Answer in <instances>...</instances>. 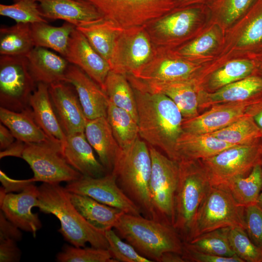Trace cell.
<instances>
[{
    "instance_id": "cell-1",
    "label": "cell",
    "mask_w": 262,
    "mask_h": 262,
    "mask_svg": "<svg viewBox=\"0 0 262 262\" xmlns=\"http://www.w3.org/2000/svg\"><path fill=\"white\" fill-rule=\"evenodd\" d=\"M132 88L137 104L139 136L175 160L176 144L183 131V116L180 109L165 95Z\"/></svg>"
},
{
    "instance_id": "cell-2",
    "label": "cell",
    "mask_w": 262,
    "mask_h": 262,
    "mask_svg": "<svg viewBox=\"0 0 262 262\" xmlns=\"http://www.w3.org/2000/svg\"><path fill=\"white\" fill-rule=\"evenodd\" d=\"M38 188L36 207L59 220V231L66 241L76 247H85L88 243L94 247L108 249L105 231L96 229L82 216L72 203L65 187L59 183L43 182Z\"/></svg>"
},
{
    "instance_id": "cell-3",
    "label": "cell",
    "mask_w": 262,
    "mask_h": 262,
    "mask_svg": "<svg viewBox=\"0 0 262 262\" xmlns=\"http://www.w3.org/2000/svg\"><path fill=\"white\" fill-rule=\"evenodd\" d=\"M114 229L139 253L152 262H160L167 252L182 253L183 242L172 226L141 215L123 213Z\"/></svg>"
},
{
    "instance_id": "cell-4",
    "label": "cell",
    "mask_w": 262,
    "mask_h": 262,
    "mask_svg": "<svg viewBox=\"0 0 262 262\" xmlns=\"http://www.w3.org/2000/svg\"><path fill=\"white\" fill-rule=\"evenodd\" d=\"M111 173L144 216L155 220L149 193L151 159L145 142L138 137L129 147L121 148Z\"/></svg>"
},
{
    "instance_id": "cell-5",
    "label": "cell",
    "mask_w": 262,
    "mask_h": 262,
    "mask_svg": "<svg viewBox=\"0 0 262 262\" xmlns=\"http://www.w3.org/2000/svg\"><path fill=\"white\" fill-rule=\"evenodd\" d=\"M195 161L179 162L173 227L183 242L189 239L198 210L211 186L203 167L196 165Z\"/></svg>"
},
{
    "instance_id": "cell-6",
    "label": "cell",
    "mask_w": 262,
    "mask_h": 262,
    "mask_svg": "<svg viewBox=\"0 0 262 262\" xmlns=\"http://www.w3.org/2000/svg\"><path fill=\"white\" fill-rule=\"evenodd\" d=\"M234 227L246 229L245 207L236 202L224 186L211 185L198 210L187 242L212 230Z\"/></svg>"
},
{
    "instance_id": "cell-7",
    "label": "cell",
    "mask_w": 262,
    "mask_h": 262,
    "mask_svg": "<svg viewBox=\"0 0 262 262\" xmlns=\"http://www.w3.org/2000/svg\"><path fill=\"white\" fill-rule=\"evenodd\" d=\"M149 150L151 159L149 193L155 220L173 226L179 163L154 147L149 146Z\"/></svg>"
},
{
    "instance_id": "cell-8",
    "label": "cell",
    "mask_w": 262,
    "mask_h": 262,
    "mask_svg": "<svg viewBox=\"0 0 262 262\" xmlns=\"http://www.w3.org/2000/svg\"><path fill=\"white\" fill-rule=\"evenodd\" d=\"M120 28L145 26L175 8L174 0H87Z\"/></svg>"
},
{
    "instance_id": "cell-9",
    "label": "cell",
    "mask_w": 262,
    "mask_h": 262,
    "mask_svg": "<svg viewBox=\"0 0 262 262\" xmlns=\"http://www.w3.org/2000/svg\"><path fill=\"white\" fill-rule=\"evenodd\" d=\"M156 49L145 26L123 29L108 62L111 70L134 75L152 59Z\"/></svg>"
},
{
    "instance_id": "cell-10",
    "label": "cell",
    "mask_w": 262,
    "mask_h": 262,
    "mask_svg": "<svg viewBox=\"0 0 262 262\" xmlns=\"http://www.w3.org/2000/svg\"><path fill=\"white\" fill-rule=\"evenodd\" d=\"M35 82L25 56L0 55V107L19 112L29 107Z\"/></svg>"
},
{
    "instance_id": "cell-11",
    "label": "cell",
    "mask_w": 262,
    "mask_h": 262,
    "mask_svg": "<svg viewBox=\"0 0 262 262\" xmlns=\"http://www.w3.org/2000/svg\"><path fill=\"white\" fill-rule=\"evenodd\" d=\"M22 158L33 172L32 178L33 182H68L83 176L67 163L59 147L46 144H26Z\"/></svg>"
},
{
    "instance_id": "cell-12",
    "label": "cell",
    "mask_w": 262,
    "mask_h": 262,
    "mask_svg": "<svg viewBox=\"0 0 262 262\" xmlns=\"http://www.w3.org/2000/svg\"><path fill=\"white\" fill-rule=\"evenodd\" d=\"M257 150L248 145L228 148L212 157L202 159V167L211 185H224L234 178L245 176L257 164Z\"/></svg>"
},
{
    "instance_id": "cell-13",
    "label": "cell",
    "mask_w": 262,
    "mask_h": 262,
    "mask_svg": "<svg viewBox=\"0 0 262 262\" xmlns=\"http://www.w3.org/2000/svg\"><path fill=\"white\" fill-rule=\"evenodd\" d=\"M202 12L195 5L175 8L145 27L156 48L169 49L191 34Z\"/></svg>"
},
{
    "instance_id": "cell-14",
    "label": "cell",
    "mask_w": 262,
    "mask_h": 262,
    "mask_svg": "<svg viewBox=\"0 0 262 262\" xmlns=\"http://www.w3.org/2000/svg\"><path fill=\"white\" fill-rule=\"evenodd\" d=\"M65 188L70 193L89 196L125 213L135 215L142 213L137 205L119 187L116 177L113 173L99 178L83 176L77 180L67 182Z\"/></svg>"
},
{
    "instance_id": "cell-15",
    "label": "cell",
    "mask_w": 262,
    "mask_h": 262,
    "mask_svg": "<svg viewBox=\"0 0 262 262\" xmlns=\"http://www.w3.org/2000/svg\"><path fill=\"white\" fill-rule=\"evenodd\" d=\"M39 191L33 183L18 194L6 193L0 188V207L6 217L20 229L35 234L41 227L38 215L32 212L38 203Z\"/></svg>"
},
{
    "instance_id": "cell-16",
    "label": "cell",
    "mask_w": 262,
    "mask_h": 262,
    "mask_svg": "<svg viewBox=\"0 0 262 262\" xmlns=\"http://www.w3.org/2000/svg\"><path fill=\"white\" fill-rule=\"evenodd\" d=\"M152 59L134 75L145 82H176L190 80L196 66L183 58L171 54L170 49L156 48Z\"/></svg>"
},
{
    "instance_id": "cell-17",
    "label": "cell",
    "mask_w": 262,
    "mask_h": 262,
    "mask_svg": "<svg viewBox=\"0 0 262 262\" xmlns=\"http://www.w3.org/2000/svg\"><path fill=\"white\" fill-rule=\"evenodd\" d=\"M54 110L66 136L84 132L87 119L74 87L66 82L49 85Z\"/></svg>"
},
{
    "instance_id": "cell-18",
    "label": "cell",
    "mask_w": 262,
    "mask_h": 262,
    "mask_svg": "<svg viewBox=\"0 0 262 262\" xmlns=\"http://www.w3.org/2000/svg\"><path fill=\"white\" fill-rule=\"evenodd\" d=\"M65 58L69 64L80 68L103 88L111 70L109 64L76 28L71 34Z\"/></svg>"
},
{
    "instance_id": "cell-19",
    "label": "cell",
    "mask_w": 262,
    "mask_h": 262,
    "mask_svg": "<svg viewBox=\"0 0 262 262\" xmlns=\"http://www.w3.org/2000/svg\"><path fill=\"white\" fill-rule=\"evenodd\" d=\"M65 82L75 88L87 119L106 117L109 99L100 86L77 66L69 64Z\"/></svg>"
},
{
    "instance_id": "cell-20",
    "label": "cell",
    "mask_w": 262,
    "mask_h": 262,
    "mask_svg": "<svg viewBox=\"0 0 262 262\" xmlns=\"http://www.w3.org/2000/svg\"><path fill=\"white\" fill-rule=\"evenodd\" d=\"M132 87L146 92L160 93L171 99L185 119L197 115L198 97L190 80L176 82H145L127 75Z\"/></svg>"
},
{
    "instance_id": "cell-21",
    "label": "cell",
    "mask_w": 262,
    "mask_h": 262,
    "mask_svg": "<svg viewBox=\"0 0 262 262\" xmlns=\"http://www.w3.org/2000/svg\"><path fill=\"white\" fill-rule=\"evenodd\" d=\"M242 101L215 105L200 115L185 119L182 122V130L194 134H207L223 129L246 117L245 105Z\"/></svg>"
},
{
    "instance_id": "cell-22",
    "label": "cell",
    "mask_w": 262,
    "mask_h": 262,
    "mask_svg": "<svg viewBox=\"0 0 262 262\" xmlns=\"http://www.w3.org/2000/svg\"><path fill=\"white\" fill-rule=\"evenodd\" d=\"M45 18L62 19L79 27L103 17L87 0H35Z\"/></svg>"
},
{
    "instance_id": "cell-23",
    "label": "cell",
    "mask_w": 262,
    "mask_h": 262,
    "mask_svg": "<svg viewBox=\"0 0 262 262\" xmlns=\"http://www.w3.org/2000/svg\"><path fill=\"white\" fill-rule=\"evenodd\" d=\"M61 153L67 163L83 176L99 178L108 173L96 159L84 132L66 136Z\"/></svg>"
},
{
    "instance_id": "cell-24",
    "label": "cell",
    "mask_w": 262,
    "mask_h": 262,
    "mask_svg": "<svg viewBox=\"0 0 262 262\" xmlns=\"http://www.w3.org/2000/svg\"><path fill=\"white\" fill-rule=\"evenodd\" d=\"M0 120L16 140L26 144H46L61 148V145L52 140L38 125L30 106L19 112L0 107Z\"/></svg>"
},
{
    "instance_id": "cell-25",
    "label": "cell",
    "mask_w": 262,
    "mask_h": 262,
    "mask_svg": "<svg viewBox=\"0 0 262 262\" xmlns=\"http://www.w3.org/2000/svg\"><path fill=\"white\" fill-rule=\"evenodd\" d=\"M238 146L229 144L210 134H194L182 131L175 149V161L205 159Z\"/></svg>"
},
{
    "instance_id": "cell-26",
    "label": "cell",
    "mask_w": 262,
    "mask_h": 262,
    "mask_svg": "<svg viewBox=\"0 0 262 262\" xmlns=\"http://www.w3.org/2000/svg\"><path fill=\"white\" fill-rule=\"evenodd\" d=\"M84 133L108 173L112 172L120 151L106 117L87 119Z\"/></svg>"
},
{
    "instance_id": "cell-27",
    "label": "cell",
    "mask_w": 262,
    "mask_h": 262,
    "mask_svg": "<svg viewBox=\"0 0 262 262\" xmlns=\"http://www.w3.org/2000/svg\"><path fill=\"white\" fill-rule=\"evenodd\" d=\"M26 57L30 72L36 83L49 85L65 82L69 63L63 56L48 49L35 47Z\"/></svg>"
},
{
    "instance_id": "cell-28",
    "label": "cell",
    "mask_w": 262,
    "mask_h": 262,
    "mask_svg": "<svg viewBox=\"0 0 262 262\" xmlns=\"http://www.w3.org/2000/svg\"><path fill=\"white\" fill-rule=\"evenodd\" d=\"M37 123L52 140L61 145L66 135L62 128L49 95V85L37 83L29 101Z\"/></svg>"
},
{
    "instance_id": "cell-29",
    "label": "cell",
    "mask_w": 262,
    "mask_h": 262,
    "mask_svg": "<svg viewBox=\"0 0 262 262\" xmlns=\"http://www.w3.org/2000/svg\"><path fill=\"white\" fill-rule=\"evenodd\" d=\"M69 195L72 203L82 216L93 227L102 231L114 228L124 213L86 195L70 192Z\"/></svg>"
},
{
    "instance_id": "cell-30",
    "label": "cell",
    "mask_w": 262,
    "mask_h": 262,
    "mask_svg": "<svg viewBox=\"0 0 262 262\" xmlns=\"http://www.w3.org/2000/svg\"><path fill=\"white\" fill-rule=\"evenodd\" d=\"M76 29L84 35L92 47L108 62L116 40L123 29L103 17Z\"/></svg>"
},
{
    "instance_id": "cell-31",
    "label": "cell",
    "mask_w": 262,
    "mask_h": 262,
    "mask_svg": "<svg viewBox=\"0 0 262 262\" xmlns=\"http://www.w3.org/2000/svg\"><path fill=\"white\" fill-rule=\"evenodd\" d=\"M76 28L67 22L59 27L51 26L46 22L31 24L34 46L50 49L64 57L67 52L71 34Z\"/></svg>"
},
{
    "instance_id": "cell-32",
    "label": "cell",
    "mask_w": 262,
    "mask_h": 262,
    "mask_svg": "<svg viewBox=\"0 0 262 262\" xmlns=\"http://www.w3.org/2000/svg\"><path fill=\"white\" fill-rule=\"evenodd\" d=\"M102 90L110 102L127 111L138 122L134 90L126 75L111 70L105 79Z\"/></svg>"
},
{
    "instance_id": "cell-33",
    "label": "cell",
    "mask_w": 262,
    "mask_h": 262,
    "mask_svg": "<svg viewBox=\"0 0 262 262\" xmlns=\"http://www.w3.org/2000/svg\"><path fill=\"white\" fill-rule=\"evenodd\" d=\"M34 47L31 24L16 23L0 28V55L26 56Z\"/></svg>"
},
{
    "instance_id": "cell-34",
    "label": "cell",
    "mask_w": 262,
    "mask_h": 262,
    "mask_svg": "<svg viewBox=\"0 0 262 262\" xmlns=\"http://www.w3.org/2000/svg\"><path fill=\"white\" fill-rule=\"evenodd\" d=\"M243 207L256 204L262 189V167L257 164L247 176L231 180L224 185Z\"/></svg>"
},
{
    "instance_id": "cell-35",
    "label": "cell",
    "mask_w": 262,
    "mask_h": 262,
    "mask_svg": "<svg viewBox=\"0 0 262 262\" xmlns=\"http://www.w3.org/2000/svg\"><path fill=\"white\" fill-rule=\"evenodd\" d=\"M106 118L121 149L129 147L139 137L137 121L129 112L110 101Z\"/></svg>"
},
{
    "instance_id": "cell-36",
    "label": "cell",
    "mask_w": 262,
    "mask_h": 262,
    "mask_svg": "<svg viewBox=\"0 0 262 262\" xmlns=\"http://www.w3.org/2000/svg\"><path fill=\"white\" fill-rule=\"evenodd\" d=\"M262 91V78L252 76L226 85L207 96L209 104L244 101Z\"/></svg>"
},
{
    "instance_id": "cell-37",
    "label": "cell",
    "mask_w": 262,
    "mask_h": 262,
    "mask_svg": "<svg viewBox=\"0 0 262 262\" xmlns=\"http://www.w3.org/2000/svg\"><path fill=\"white\" fill-rule=\"evenodd\" d=\"M229 228H220L201 234L183 243L192 249L203 253L227 257L236 256L229 241Z\"/></svg>"
},
{
    "instance_id": "cell-38",
    "label": "cell",
    "mask_w": 262,
    "mask_h": 262,
    "mask_svg": "<svg viewBox=\"0 0 262 262\" xmlns=\"http://www.w3.org/2000/svg\"><path fill=\"white\" fill-rule=\"evenodd\" d=\"M255 68L254 62L250 59L229 62L213 73L210 84L214 88H220L249 76Z\"/></svg>"
},
{
    "instance_id": "cell-39",
    "label": "cell",
    "mask_w": 262,
    "mask_h": 262,
    "mask_svg": "<svg viewBox=\"0 0 262 262\" xmlns=\"http://www.w3.org/2000/svg\"><path fill=\"white\" fill-rule=\"evenodd\" d=\"M257 133V128L252 120L246 116L208 134L229 144L243 145H248L247 143L255 138Z\"/></svg>"
},
{
    "instance_id": "cell-40",
    "label": "cell",
    "mask_w": 262,
    "mask_h": 262,
    "mask_svg": "<svg viewBox=\"0 0 262 262\" xmlns=\"http://www.w3.org/2000/svg\"><path fill=\"white\" fill-rule=\"evenodd\" d=\"M0 15L13 19L16 23H48L35 0H21L10 5L0 4Z\"/></svg>"
},
{
    "instance_id": "cell-41",
    "label": "cell",
    "mask_w": 262,
    "mask_h": 262,
    "mask_svg": "<svg viewBox=\"0 0 262 262\" xmlns=\"http://www.w3.org/2000/svg\"><path fill=\"white\" fill-rule=\"evenodd\" d=\"M246 231L239 227L229 228L228 238L232 250L244 262H262V249L253 243Z\"/></svg>"
},
{
    "instance_id": "cell-42",
    "label": "cell",
    "mask_w": 262,
    "mask_h": 262,
    "mask_svg": "<svg viewBox=\"0 0 262 262\" xmlns=\"http://www.w3.org/2000/svg\"><path fill=\"white\" fill-rule=\"evenodd\" d=\"M66 245L56 256L60 262H116L107 249Z\"/></svg>"
},
{
    "instance_id": "cell-43",
    "label": "cell",
    "mask_w": 262,
    "mask_h": 262,
    "mask_svg": "<svg viewBox=\"0 0 262 262\" xmlns=\"http://www.w3.org/2000/svg\"><path fill=\"white\" fill-rule=\"evenodd\" d=\"M249 19L237 42V46L262 48V0H258L249 11Z\"/></svg>"
},
{
    "instance_id": "cell-44",
    "label": "cell",
    "mask_w": 262,
    "mask_h": 262,
    "mask_svg": "<svg viewBox=\"0 0 262 262\" xmlns=\"http://www.w3.org/2000/svg\"><path fill=\"white\" fill-rule=\"evenodd\" d=\"M112 229L105 231L109 244L108 250L116 262H152L144 257L129 243L124 242L122 238Z\"/></svg>"
},
{
    "instance_id": "cell-45",
    "label": "cell",
    "mask_w": 262,
    "mask_h": 262,
    "mask_svg": "<svg viewBox=\"0 0 262 262\" xmlns=\"http://www.w3.org/2000/svg\"><path fill=\"white\" fill-rule=\"evenodd\" d=\"M258 0H215V12L223 21L231 23L247 14Z\"/></svg>"
},
{
    "instance_id": "cell-46",
    "label": "cell",
    "mask_w": 262,
    "mask_h": 262,
    "mask_svg": "<svg viewBox=\"0 0 262 262\" xmlns=\"http://www.w3.org/2000/svg\"><path fill=\"white\" fill-rule=\"evenodd\" d=\"M217 41L216 33L211 30L181 46L175 53L184 59L193 58L212 50L216 46Z\"/></svg>"
},
{
    "instance_id": "cell-47",
    "label": "cell",
    "mask_w": 262,
    "mask_h": 262,
    "mask_svg": "<svg viewBox=\"0 0 262 262\" xmlns=\"http://www.w3.org/2000/svg\"><path fill=\"white\" fill-rule=\"evenodd\" d=\"M245 220L249 237L262 249V208L257 204L245 207Z\"/></svg>"
},
{
    "instance_id": "cell-48",
    "label": "cell",
    "mask_w": 262,
    "mask_h": 262,
    "mask_svg": "<svg viewBox=\"0 0 262 262\" xmlns=\"http://www.w3.org/2000/svg\"><path fill=\"white\" fill-rule=\"evenodd\" d=\"M182 256L186 262H244L237 257H222L203 253L186 246L183 243Z\"/></svg>"
},
{
    "instance_id": "cell-49",
    "label": "cell",
    "mask_w": 262,
    "mask_h": 262,
    "mask_svg": "<svg viewBox=\"0 0 262 262\" xmlns=\"http://www.w3.org/2000/svg\"><path fill=\"white\" fill-rule=\"evenodd\" d=\"M19 228L5 216L0 210V241L11 239L16 242L19 241L22 238V233Z\"/></svg>"
},
{
    "instance_id": "cell-50",
    "label": "cell",
    "mask_w": 262,
    "mask_h": 262,
    "mask_svg": "<svg viewBox=\"0 0 262 262\" xmlns=\"http://www.w3.org/2000/svg\"><path fill=\"white\" fill-rule=\"evenodd\" d=\"M20 250L13 240L7 239L0 241V262H13L19 260Z\"/></svg>"
},
{
    "instance_id": "cell-51",
    "label": "cell",
    "mask_w": 262,
    "mask_h": 262,
    "mask_svg": "<svg viewBox=\"0 0 262 262\" xmlns=\"http://www.w3.org/2000/svg\"><path fill=\"white\" fill-rule=\"evenodd\" d=\"M0 180L6 193L13 191L22 190L25 186L33 182L32 179L26 180H16L11 179L1 170H0Z\"/></svg>"
},
{
    "instance_id": "cell-52",
    "label": "cell",
    "mask_w": 262,
    "mask_h": 262,
    "mask_svg": "<svg viewBox=\"0 0 262 262\" xmlns=\"http://www.w3.org/2000/svg\"><path fill=\"white\" fill-rule=\"evenodd\" d=\"M26 143L16 140L7 148L1 151L0 158L5 156H15L22 158L23 150L26 147Z\"/></svg>"
},
{
    "instance_id": "cell-53",
    "label": "cell",
    "mask_w": 262,
    "mask_h": 262,
    "mask_svg": "<svg viewBox=\"0 0 262 262\" xmlns=\"http://www.w3.org/2000/svg\"><path fill=\"white\" fill-rule=\"evenodd\" d=\"M15 137L10 131L2 123L0 124V148L4 150L15 141Z\"/></svg>"
},
{
    "instance_id": "cell-54",
    "label": "cell",
    "mask_w": 262,
    "mask_h": 262,
    "mask_svg": "<svg viewBox=\"0 0 262 262\" xmlns=\"http://www.w3.org/2000/svg\"><path fill=\"white\" fill-rule=\"evenodd\" d=\"M182 255L174 252H167L161 257L160 262H185Z\"/></svg>"
},
{
    "instance_id": "cell-55",
    "label": "cell",
    "mask_w": 262,
    "mask_h": 262,
    "mask_svg": "<svg viewBox=\"0 0 262 262\" xmlns=\"http://www.w3.org/2000/svg\"><path fill=\"white\" fill-rule=\"evenodd\" d=\"M210 0H174L175 8H182L195 5L200 2H206Z\"/></svg>"
},
{
    "instance_id": "cell-56",
    "label": "cell",
    "mask_w": 262,
    "mask_h": 262,
    "mask_svg": "<svg viewBox=\"0 0 262 262\" xmlns=\"http://www.w3.org/2000/svg\"><path fill=\"white\" fill-rule=\"evenodd\" d=\"M255 119L258 125L262 128V111L256 115Z\"/></svg>"
},
{
    "instance_id": "cell-57",
    "label": "cell",
    "mask_w": 262,
    "mask_h": 262,
    "mask_svg": "<svg viewBox=\"0 0 262 262\" xmlns=\"http://www.w3.org/2000/svg\"><path fill=\"white\" fill-rule=\"evenodd\" d=\"M256 204L262 208V189L258 197Z\"/></svg>"
},
{
    "instance_id": "cell-58",
    "label": "cell",
    "mask_w": 262,
    "mask_h": 262,
    "mask_svg": "<svg viewBox=\"0 0 262 262\" xmlns=\"http://www.w3.org/2000/svg\"><path fill=\"white\" fill-rule=\"evenodd\" d=\"M20 0H15V2H16V1H20Z\"/></svg>"
},
{
    "instance_id": "cell-59",
    "label": "cell",
    "mask_w": 262,
    "mask_h": 262,
    "mask_svg": "<svg viewBox=\"0 0 262 262\" xmlns=\"http://www.w3.org/2000/svg\"></svg>"
}]
</instances>
